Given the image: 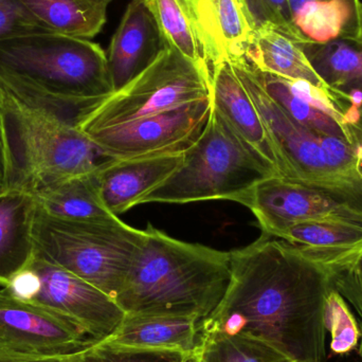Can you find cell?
<instances>
[{
    "label": "cell",
    "instance_id": "1",
    "mask_svg": "<svg viewBox=\"0 0 362 362\" xmlns=\"http://www.w3.org/2000/svg\"><path fill=\"white\" fill-rule=\"evenodd\" d=\"M230 269L227 291L200 321L199 334L249 336L293 361H325V308L333 272L266 233L231 251Z\"/></svg>",
    "mask_w": 362,
    "mask_h": 362
},
{
    "label": "cell",
    "instance_id": "2",
    "mask_svg": "<svg viewBox=\"0 0 362 362\" xmlns=\"http://www.w3.org/2000/svg\"><path fill=\"white\" fill-rule=\"evenodd\" d=\"M0 85L23 103L70 121L115 91L104 49L59 33L0 40Z\"/></svg>",
    "mask_w": 362,
    "mask_h": 362
},
{
    "label": "cell",
    "instance_id": "3",
    "mask_svg": "<svg viewBox=\"0 0 362 362\" xmlns=\"http://www.w3.org/2000/svg\"><path fill=\"white\" fill-rule=\"evenodd\" d=\"M115 301L124 313L195 315L218 306L231 278L230 252L172 238L153 225Z\"/></svg>",
    "mask_w": 362,
    "mask_h": 362
},
{
    "label": "cell",
    "instance_id": "4",
    "mask_svg": "<svg viewBox=\"0 0 362 362\" xmlns=\"http://www.w3.org/2000/svg\"><path fill=\"white\" fill-rule=\"evenodd\" d=\"M278 176L230 131L214 107L180 168L139 204L229 200L240 204L262 180Z\"/></svg>",
    "mask_w": 362,
    "mask_h": 362
},
{
    "label": "cell",
    "instance_id": "5",
    "mask_svg": "<svg viewBox=\"0 0 362 362\" xmlns=\"http://www.w3.org/2000/svg\"><path fill=\"white\" fill-rule=\"evenodd\" d=\"M35 257L54 264L115 300L146 240L118 216L107 221H68L37 211Z\"/></svg>",
    "mask_w": 362,
    "mask_h": 362
},
{
    "label": "cell",
    "instance_id": "6",
    "mask_svg": "<svg viewBox=\"0 0 362 362\" xmlns=\"http://www.w3.org/2000/svg\"><path fill=\"white\" fill-rule=\"evenodd\" d=\"M4 91L18 159L16 189L33 194L52 183L90 173L103 161L88 136L72 121L28 105Z\"/></svg>",
    "mask_w": 362,
    "mask_h": 362
},
{
    "label": "cell",
    "instance_id": "7",
    "mask_svg": "<svg viewBox=\"0 0 362 362\" xmlns=\"http://www.w3.org/2000/svg\"><path fill=\"white\" fill-rule=\"evenodd\" d=\"M212 80L175 49L165 46L141 74L74 121L85 135L177 110L212 98Z\"/></svg>",
    "mask_w": 362,
    "mask_h": 362
},
{
    "label": "cell",
    "instance_id": "8",
    "mask_svg": "<svg viewBox=\"0 0 362 362\" xmlns=\"http://www.w3.org/2000/svg\"><path fill=\"white\" fill-rule=\"evenodd\" d=\"M212 98L87 135L104 159L129 160L187 150L202 133Z\"/></svg>",
    "mask_w": 362,
    "mask_h": 362
},
{
    "label": "cell",
    "instance_id": "9",
    "mask_svg": "<svg viewBox=\"0 0 362 362\" xmlns=\"http://www.w3.org/2000/svg\"><path fill=\"white\" fill-rule=\"evenodd\" d=\"M263 233L305 221H344L362 225V209L298 181L272 176L257 183L242 200Z\"/></svg>",
    "mask_w": 362,
    "mask_h": 362
},
{
    "label": "cell",
    "instance_id": "10",
    "mask_svg": "<svg viewBox=\"0 0 362 362\" xmlns=\"http://www.w3.org/2000/svg\"><path fill=\"white\" fill-rule=\"evenodd\" d=\"M95 341L53 310L0 289V349L38 357H63Z\"/></svg>",
    "mask_w": 362,
    "mask_h": 362
},
{
    "label": "cell",
    "instance_id": "11",
    "mask_svg": "<svg viewBox=\"0 0 362 362\" xmlns=\"http://www.w3.org/2000/svg\"><path fill=\"white\" fill-rule=\"evenodd\" d=\"M29 268L37 283L30 301L68 319L93 341L110 336L122 320L124 312L112 298L76 274L37 257Z\"/></svg>",
    "mask_w": 362,
    "mask_h": 362
},
{
    "label": "cell",
    "instance_id": "12",
    "mask_svg": "<svg viewBox=\"0 0 362 362\" xmlns=\"http://www.w3.org/2000/svg\"><path fill=\"white\" fill-rule=\"evenodd\" d=\"M211 68L242 59L255 33L244 0H183Z\"/></svg>",
    "mask_w": 362,
    "mask_h": 362
},
{
    "label": "cell",
    "instance_id": "13",
    "mask_svg": "<svg viewBox=\"0 0 362 362\" xmlns=\"http://www.w3.org/2000/svg\"><path fill=\"white\" fill-rule=\"evenodd\" d=\"M212 105L230 131L276 175L283 177L278 156L263 121L229 62L212 67Z\"/></svg>",
    "mask_w": 362,
    "mask_h": 362
},
{
    "label": "cell",
    "instance_id": "14",
    "mask_svg": "<svg viewBox=\"0 0 362 362\" xmlns=\"http://www.w3.org/2000/svg\"><path fill=\"white\" fill-rule=\"evenodd\" d=\"M185 151L129 160L104 159L98 165L97 176L106 209L118 216L137 206L144 196L180 167Z\"/></svg>",
    "mask_w": 362,
    "mask_h": 362
},
{
    "label": "cell",
    "instance_id": "15",
    "mask_svg": "<svg viewBox=\"0 0 362 362\" xmlns=\"http://www.w3.org/2000/svg\"><path fill=\"white\" fill-rule=\"evenodd\" d=\"M165 47L158 25L144 0H132L106 52L115 91L141 74Z\"/></svg>",
    "mask_w": 362,
    "mask_h": 362
},
{
    "label": "cell",
    "instance_id": "16",
    "mask_svg": "<svg viewBox=\"0 0 362 362\" xmlns=\"http://www.w3.org/2000/svg\"><path fill=\"white\" fill-rule=\"evenodd\" d=\"M199 317L173 313H124L118 327L100 342L116 348L178 351L195 354Z\"/></svg>",
    "mask_w": 362,
    "mask_h": 362
},
{
    "label": "cell",
    "instance_id": "17",
    "mask_svg": "<svg viewBox=\"0 0 362 362\" xmlns=\"http://www.w3.org/2000/svg\"><path fill=\"white\" fill-rule=\"evenodd\" d=\"M270 236L295 245L305 257L334 272L362 255V225L344 221H305L276 230Z\"/></svg>",
    "mask_w": 362,
    "mask_h": 362
},
{
    "label": "cell",
    "instance_id": "18",
    "mask_svg": "<svg viewBox=\"0 0 362 362\" xmlns=\"http://www.w3.org/2000/svg\"><path fill=\"white\" fill-rule=\"evenodd\" d=\"M33 194L14 189L0 194V285L8 287L35 259Z\"/></svg>",
    "mask_w": 362,
    "mask_h": 362
},
{
    "label": "cell",
    "instance_id": "19",
    "mask_svg": "<svg viewBox=\"0 0 362 362\" xmlns=\"http://www.w3.org/2000/svg\"><path fill=\"white\" fill-rule=\"evenodd\" d=\"M293 25L308 45L359 42L362 4L356 0H288Z\"/></svg>",
    "mask_w": 362,
    "mask_h": 362
},
{
    "label": "cell",
    "instance_id": "20",
    "mask_svg": "<svg viewBox=\"0 0 362 362\" xmlns=\"http://www.w3.org/2000/svg\"><path fill=\"white\" fill-rule=\"evenodd\" d=\"M245 59L257 71L287 80L308 81L334 93L315 70L304 51L303 45L272 25H263L255 30Z\"/></svg>",
    "mask_w": 362,
    "mask_h": 362
},
{
    "label": "cell",
    "instance_id": "21",
    "mask_svg": "<svg viewBox=\"0 0 362 362\" xmlns=\"http://www.w3.org/2000/svg\"><path fill=\"white\" fill-rule=\"evenodd\" d=\"M40 212L68 221H107L116 215L101 197L97 169L47 185L33 193Z\"/></svg>",
    "mask_w": 362,
    "mask_h": 362
},
{
    "label": "cell",
    "instance_id": "22",
    "mask_svg": "<svg viewBox=\"0 0 362 362\" xmlns=\"http://www.w3.org/2000/svg\"><path fill=\"white\" fill-rule=\"evenodd\" d=\"M49 31L91 40L107 21V6L87 0H19Z\"/></svg>",
    "mask_w": 362,
    "mask_h": 362
},
{
    "label": "cell",
    "instance_id": "23",
    "mask_svg": "<svg viewBox=\"0 0 362 362\" xmlns=\"http://www.w3.org/2000/svg\"><path fill=\"white\" fill-rule=\"evenodd\" d=\"M315 70L331 87L338 100L344 93H362V44L337 40L325 45L303 46Z\"/></svg>",
    "mask_w": 362,
    "mask_h": 362
},
{
    "label": "cell",
    "instance_id": "24",
    "mask_svg": "<svg viewBox=\"0 0 362 362\" xmlns=\"http://www.w3.org/2000/svg\"><path fill=\"white\" fill-rule=\"evenodd\" d=\"M154 17L165 46L175 49L212 80V68L206 59L197 32L183 0H144Z\"/></svg>",
    "mask_w": 362,
    "mask_h": 362
},
{
    "label": "cell",
    "instance_id": "25",
    "mask_svg": "<svg viewBox=\"0 0 362 362\" xmlns=\"http://www.w3.org/2000/svg\"><path fill=\"white\" fill-rule=\"evenodd\" d=\"M255 69V68H253ZM264 90L296 122L318 135L329 136L352 141V129L313 107L289 90L284 78L255 69Z\"/></svg>",
    "mask_w": 362,
    "mask_h": 362
},
{
    "label": "cell",
    "instance_id": "26",
    "mask_svg": "<svg viewBox=\"0 0 362 362\" xmlns=\"http://www.w3.org/2000/svg\"><path fill=\"white\" fill-rule=\"evenodd\" d=\"M198 362H291L266 342L245 335L200 334Z\"/></svg>",
    "mask_w": 362,
    "mask_h": 362
},
{
    "label": "cell",
    "instance_id": "27",
    "mask_svg": "<svg viewBox=\"0 0 362 362\" xmlns=\"http://www.w3.org/2000/svg\"><path fill=\"white\" fill-rule=\"evenodd\" d=\"M325 327L331 334L329 346L334 354L346 355L358 346L361 337L358 321L348 302L334 288L325 301Z\"/></svg>",
    "mask_w": 362,
    "mask_h": 362
},
{
    "label": "cell",
    "instance_id": "28",
    "mask_svg": "<svg viewBox=\"0 0 362 362\" xmlns=\"http://www.w3.org/2000/svg\"><path fill=\"white\" fill-rule=\"evenodd\" d=\"M192 355L178 351L116 348L98 341L61 357V362H187Z\"/></svg>",
    "mask_w": 362,
    "mask_h": 362
},
{
    "label": "cell",
    "instance_id": "29",
    "mask_svg": "<svg viewBox=\"0 0 362 362\" xmlns=\"http://www.w3.org/2000/svg\"><path fill=\"white\" fill-rule=\"evenodd\" d=\"M255 30L272 25L303 46L308 42L293 25L288 0H244Z\"/></svg>",
    "mask_w": 362,
    "mask_h": 362
},
{
    "label": "cell",
    "instance_id": "30",
    "mask_svg": "<svg viewBox=\"0 0 362 362\" xmlns=\"http://www.w3.org/2000/svg\"><path fill=\"white\" fill-rule=\"evenodd\" d=\"M19 165L6 91L0 85V194L16 187Z\"/></svg>",
    "mask_w": 362,
    "mask_h": 362
},
{
    "label": "cell",
    "instance_id": "31",
    "mask_svg": "<svg viewBox=\"0 0 362 362\" xmlns=\"http://www.w3.org/2000/svg\"><path fill=\"white\" fill-rule=\"evenodd\" d=\"M49 31L19 0H0V40Z\"/></svg>",
    "mask_w": 362,
    "mask_h": 362
},
{
    "label": "cell",
    "instance_id": "32",
    "mask_svg": "<svg viewBox=\"0 0 362 362\" xmlns=\"http://www.w3.org/2000/svg\"><path fill=\"white\" fill-rule=\"evenodd\" d=\"M332 284L358 317L361 332L359 352L362 356V255L350 265L334 272Z\"/></svg>",
    "mask_w": 362,
    "mask_h": 362
},
{
    "label": "cell",
    "instance_id": "33",
    "mask_svg": "<svg viewBox=\"0 0 362 362\" xmlns=\"http://www.w3.org/2000/svg\"><path fill=\"white\" fill-rule=\"evenodd\" d=\"M0 362H61V357H38L0 349Z\"/></svg>",
    "mask_w": 362,
    "mask_h": 362
},
{
    "label": "cell",
    "instance_id": "34",
    "mask_svg": "<svg viewBox=\"0 0 362 362\" xmlns=\"http://www.w3.org/2000/svg\"><path fill=\"white\" fill-rule=\"evenodd\" d=\"M87 1L93 2V4H101V6H107L112 0H87Z\"/></svg>",
    "mask_w": 362,
    "mask_h": 362
},
{
    "label": "cell",
    "instance_id": "35",
    "mask_svg": "<svg viewBox=\"0 0 362 362\" xmlns=\"http://www.w3.org/2000/svg\"><path fill=\"white\" fill-rule=\"evenodd\" d=\"M187 362H198L197 358H196L195 354L192 355V356L189 357V361Z\"/></svg>",
    "mask_w": 362,
    "mask_h": 362
},
{
    "label": "cell",
    "instance_id": "36",
    "mask_svg": "<svg viewBox=\"0 0 362 362\" xmlns=\"http://www.w3.org/2000/svg\"><path fill=\"white\" fill-rule=\"evenodd\" d=\"M359 44H362V23H361V40H359Z\"/></svg>",
    "mask_w": 362,
    "mask_h": 362
},
{
    "label": "cell",
    "instance_id": "37",
    "mask_svg": "<svg viewBox=\"0 0 362 362\" xmlns=\"http://www.w3.org/2000/svg\"><path fill=\"white\" fill-rule=\"evenodd\" d=\"M356 1H361V0H356Z\"/></svg>",
    "mask_w": 362,
    "mask_h": 362
},
{
    "label": "cell",
    "instance_id": "38",
    "mask_svg": "<svg viewBox=\"0 0 362 362\" xmlns=\"http://www.w3.org/2000/svg\"><path fill=\"white\" fill-rule=\"evenodd\" d=\"M291 362H299V361H291Z\"/></svg>",
    "mask_w": 362,
    "mask_h": 362
}]
</instances>
